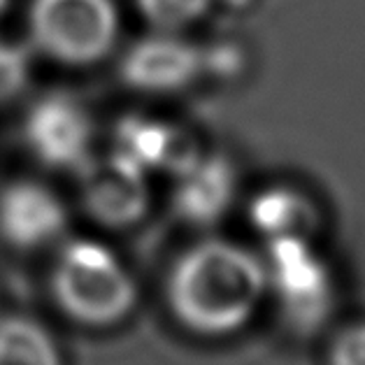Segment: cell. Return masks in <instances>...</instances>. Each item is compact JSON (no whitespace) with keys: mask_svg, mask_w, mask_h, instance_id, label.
Instances as JSON below:
<instances>
[{"mask_svg":"<svg viewBox=\"0 0 365 365\" xmlns=\"http://www.w3.org/2000/svg\"><path fill=\"white\" fill-rule=\"evenodd\" d=\"M265 293V263L228 240H202L189 247L175 261L165 284L173 317L186 331L205 337L242 331Z\"/></svg>","mask_w":365,"mask_h":365,"instance_id":"1","label":"cell"},{"mask_svg":"<svg viewBox=\"0 0 365 365\" xmlns=\"http://www.w3.org/2000/svg\"><path fill=\"white\" fill-rule=\"evenodd\" d=\"M51 293L73 322L88 328L123 322L138 302L130 272L96 240H73L63 247L51 274Z\"/></svg>","mask_w":365,"mask_h":365,"instance_id":"2","label":"cell"},{"mask_svg":"<svg viewBox=\"0 0 365 365\" xmlns=\"http://www.w3.org/2000/svg\"><path fill=\"white\" fill-rule=\"evenodd\" d=\"M31 40L66 66H91L110 54L119 35L114 0H33Z\"/></svg>","mask_w":365,"mask_h":365,"instance_id":"3","label":"cell"},{"mask_svg":"<svg viewBox=\"0 0 365 365\" xmlns=\"http://www.w3.org/2000/svg\"><path fill=\"white\" fill-rule=\"evenodd\" d=\"M263 263L268 289L277 296L289 324L300 331H314L333 309V279L307 237L270 240Z\"/></svg>","mask_w":365,"mask_h":365,"instance_id":"4","label":"cell"},{"mask_svg":"<svg viewBox=\"0 0 365 365\" xmlns=\"http://www.w3.org/2000/svg\"><path fill=\"white\" fill-rule=\"evenodd\" d=\"M24 138L35 158L56 170L82 173L91 163V117L68 93H49L35 101L26 114Z\"/></svg>","mask_w":365,"mask_h":365,"instance_id":"5","label":"cell"},{"mask_svg":"<svg viewBox=\"0 0 365 365\" xmlns=\"http://www.w3.org/2000/svg\"><path fill=\"white\" fill-rule=\"evenodd\" d=\"M202 73V51L173 33L138 40L123 54L119 75L128 88L142 93H175Z\"/></svg>","mask_w":365,"mask_h":365,"instance_id":"6","label":"cell"},{"mask_svg":"<svg viewBox=\"0 0 365 365\" xmlns=\"http://www.w3.org/2000/svg\"><path fill=\"white\" fill-rule=\"evenodd\" d=\"M82 202L86 212L105 226H130L149 207L147 175L110 154L103 163H88L82 170Z\"/></svg>","mask_w":365,"mask_h":365,"instance_id":"7","label":"cell"},{"mask_svg":"<svg viewBox=\"0 0 365 365\" xmlns=\"http://www.w3.org/2000/svg\"><path fill=\"white\" fill-rule=\"evenodd\" d=\"M68 212L42 184L14 182L0 193V235L16 249L44 247L66 230Z\"/></svg>","mask_w":365,"mask_h":365,"instance_id":"8","label":"cell"},{"mask_svg":"<svg viewBox=\"0 0 365 365\" xmlns=\"http://www.w3.org/2000/svg\"><path fill=\"white\" fill-rule=\"evenodd\" d=\"M173 210L191 226H212L226 217L237 195V175L226 156H195L175 175Z\"/></svg>","mask_w":365,"mask_h":365,"instance_id":"9","label":"cell"},{"mask_svg":"<svg viewBox=\"0 0 365 365\" xmlns=\"http://www.w3.org/2000/svg\"><path fill=\"white\" fill-rule=\"evenodd\" d=\"M112 154L145 175L154 170H173L177 175L198 156V151L186 145L177 128L163 121L128 117L117 126Z\"/></svg>","mask_w":365,"mask_h":365,"instance_id":"10","label":"cell"},{"mask_svg":"<svg viewBox=\"0 0 365 365\" xmlns=\"http://www.w3.org/2000/svg\"><path fill=\"white\" fill-rule=\"evenodd\" d=\"M249 219L268 240L291 235L305 237L317 224V212L302 193L287 186H272L254 198Z\"/></svg>","mask_w":365,"mask_h":365,"instance_id":"11","label":"cell"},{"mask_svg":"<svg viewBox=\"0 0 365 365\" xmlns=\"http://www.w3.org/2000/svg\"><path fill=\"white\" fill-rule=\"evenodd\" d=\"M0 365H63L61 351L44 328L29 317L0 319Z\"/></svg>","mask_w":365,"mask_h":365,"instance_id":"12","label":"cell"},{"mask_svg":"<svg viewBox=\"0 0 365 365\" xmlns=\"http://www.w3.org/2000/svg\"><path fill=\"white\" fill-rule=\"evenodd\" d=\"M212 0H138L147 24L163 33H175L207 14Z\"/></svg>","mask_w":365,"mask_h":365,"instance_id":"13","label":"cell"},{"mask_svg":"<svg viewBox=\"0 0 365 365\" xmlns=\"http://www.w3.org/2000/svg\"><path fill=\"white\" fill-rule=\"evenodd\" d=\"M29 54L19 44L0 42V105L10 103L29 84Z\"/></svg>","mask_w":365,"mask_h":365,"instance_id":"14","label":"cell"},{"mask_svg":"<svg viewBox=\"0 0 365 365\" xmlns=\"http://www.w3.org/2000/svg\"><path fill=\"white\" fill-rule=\"evenodd\" d=\"M331 365H365V324L344 328L328 351Z\"/></svg>","mask_w":365,"mask_h":365,"instance_id":"15","label":"cell"},{"mask_svg":"<svg viewBox=\"0 0 365 365\" xmlns=\"http://www.w3.org/2000/svg\"><path fill=\"white\" fill-rule=\"evenodd\" d=\"M5 5H7V0H0V12L5 10Z\"/></svg>","mask_w":365,"mask_h":365,"instance_id":"16","label":"cell"}]
</instances>
